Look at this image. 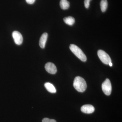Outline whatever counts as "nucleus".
<instances>
[{"instance_id": "nucleus-13", "label": "nucleus", "mask_w": 122, "mask_h": 122, "mask_svg": "<svg viewBox=\"0 0 122 122\" xmlns=\"http://www.w3.org/2000/svg\"><path fill=\"white\" fill-rule=\"evenodd\" d=\"M91 0H85L84 4L85 8L86 9L89 8L90 5V2Z\"/></svg>"}, {"instance_id": "nucleus-6", "label": "nucleus", "mask_w": 122, "mask_h": 122, "mask_svg": "<svg viewBox=\"0 0 122 122\" xmlns=\"http://www.w3.org/2000/svg\"><path fill=\"white\" fill-rule=\"evenodd\" d=\"M45 68L46 71L51 74H55L57 72L56 67L52 62H49L46 63L45 66Z\"/></svg>"}, {"instance_id": "nucleus-1", "label": "nucleus", "mask_w": 122, "mask_h": 122, "mask_svg": "<svg viewBox=\"0 0 122 122\" xmlns=\"http://www.w3.org/2000/svg\"><path fill=\"white\" fill-rule=\"evenodd\" d=\"M73 86L77 91L83 92L86 89L87 85L84 79L80 76H77L74 81Z\"/></svg>"}, {"instance_id": "nucleus-5", "label": "nucleus", "mask_w": 122, "mask_h": 122, "mask_svg": "<svg viewBox=\"0 0 122 122\" xmlns=\"http://www.w3.org/2000/svg\"><path fill=\"white\" fill-rule=\"evenodd\" d=\"M12 36L15 44L20 45L23 42V37L21 34L17 31H14L12 33Z\"/></svg>"}, {"instance_id": "nucleus-8", "label": "nucleus", "mask_w": 122, "mask_h": 122, "mask_svg": "<svg viewBox=\"0 0 122 122\" xmlns=\"http://www.w3.org/2000/svg\"><path fill=\"white\" fill-rule=\"evenodd\" d=\"M48 37L47 33H45L41 35L39 40V45L40 47L42 49H44L45 47L46 43L47 41Z\"/></svg>"}, {"instance_id": "nucleus-11", "label": "nucleus", "mask_w": 122, "mask_h": 122, "mask_svg": "<svg viewBox=\"0 0 122 122\" xmlns=\"http://www.w3.org/2000/svg\"><path fill=\"white\" fill-rule=\"evenodd\" d=\"M63 21L66 24L70 25H72L75 22L74 18L71 16H69L63 18Z\"/></svg>"}, {"instance_id": "nucleus-14", "label": "nucleus", "mask_w": 122, "mask_h": 122, "mask_svg": "<svg viewBox=\"0 0 122 122\" xmlns=\"http://www.w3.org/2000/svg\"><path fill=\"white\" fill-rule=\"evenodd\" d=\"M42 122H56L54 119H50L48 118H44L42 120Z\"/></svg>"}, {"instance_id": "nucleus-7", "label": "nucleus", "mask_w": 122, "mask_h": 122, "mask_svg": "<svg viewBox=\"0 0 122 122\" xmlns=\"http://www.w3.org/2000/svg\"><path fill=\"white\" fill-rule=\"evenodd\" d=\"M81 110L82 112L85 113L91 114L94 111L95 108L92 105H86L81 107Z\"/></svg>"}, {"instance_id": "nucleus-3", "label": "nucleus", "mask_w": 122, "mask_h": 122, "mask_svg": "<svg viewBox=\"0 0 122 122\" xmlns=\"http://www.w3.org/2000/svg\"><path fill=\"white\" fill-rule=\"evenodd\" d=\"M97 54L99 59L104 64L109 65L110 62H111L110 57L105 51L101 50H99L98 51Z\"/></svg>"}, {"instance_id": "nucleus-10", "label": "nucleus", "mask_w": 122, "mask_h": 122, "mask_svg": "<svg viewBox=\"0 0 122 122\" xmlns=\"http://www.w3.org/2000/svg\"><path fill=\"white\" fill-rule=\"evenodd\" d=\"M60 6L61 8L64 10L68 9L70 7V3L67 0H61Z\"/></svg>"}, {"instance_id": "nucleus-4", "label": "nucleus", "mask_w": 122, "mask_h": 122, "mask_svg": "<svg viewBox=\"0 0 122 122\" xmlns=\"http://www.w3.org/2000/svg\"><path fill=\"white\" fill-rule=\"evenodd\" d=\"M102 89L103 93L106 95L109 96L112 92V85L109 79H106L102 85Z\"/></svg>"}, {"instance_id": "nucleus-15", "label": "nucleus", "mask_w": 122, "mask_h": 122, "mask_svg": "<svg viewBox=\"0 0 122 122\" xmlns=\"http://www.w3.org/2000/svg\"><path fill=\"white\" fill-rule=\"evenodd\" d=\"M26 2L29 4H33L35 2V0H25Z\"/></svg>"}, {"instance_id": "nucleus-12", "label": "nucleus", "mask_w": 122, "mask_h": 122, "mask_svg": "<svg viewBox=\"0 0 122 122\" xmlns=\"http://www.w3.org/2000/svg\"><path fill=\"white\" fill-rule=\"evenodd\" d=\"M101 11L102 12H104L106 11L108 6V3L107 0H102L100 3Z\"/></svg>"}, {"instance_id": "nucleus-9", "label": "nucleus", "mask_w": 122, "mask_h": 122, "mask_svg": "<svg viewBox=\"0 0 122 122\" xmlns=\"http://www.w3.org/2000/svg\"><path fill=\"white\" fill-rule=\"evenodd\" d=\"M45 87L49 92L52 93H55L56 92V90L53 84L49 82H46L45 84Z\"/></svg>"}, {"instance_id": "nucleus-16", "label": "nucleus", "mask_w": 122, "mask_h": 122, "mask_svg": "<svg viewBox=\"0 0 122 122\" xmlns=\"http://www.w3.org/2000/svg\"><path fill=\"white\" fill-rule=\"evenodd\" d=\"M109 65L110 66H113V64H112V62H110V63H109Z\"/></svg>"}, {"instance_id": "nucleus-2", "label": "nucleus", "mask_w": 122, "mask_h": 122, "mask_svg": "<svg viewBox=\"0 0 122 122\" xmlns=\"http://www.w3.org/2000/svg\"><path fill=\"white\" fill-rule=\"evenodd\" d=\"M70 49L74 54L81 61L83 62L86 61L87 58L86 56L78 46L74 44H71L70 46Z\"/></svg>"}]
</instances>
